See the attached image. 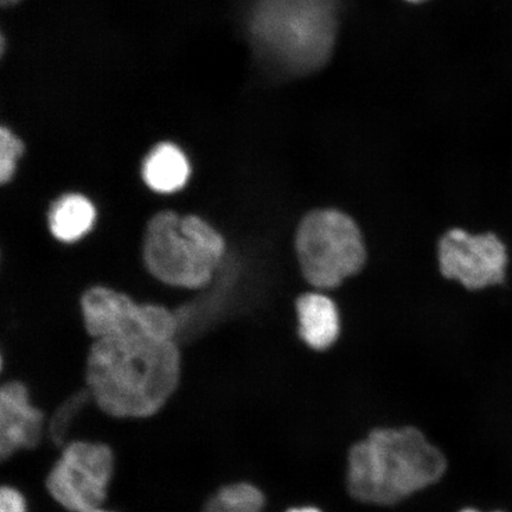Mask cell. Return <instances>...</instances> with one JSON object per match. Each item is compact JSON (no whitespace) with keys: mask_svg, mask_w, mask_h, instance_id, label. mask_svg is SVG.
Returning <instances> with one entry per match:
<instances>
[{"mask_svg":"<svg viewBox=\"0 0 512 512\" xmlns=\"http://www.w3.org/2000/svg\"><path fill=\"white\" fill-rule=\"evenodd\" d=\"M181 373L176 342L142 332L96 339L86 361L92 401L117 419L151 418L162 411L175 394Z\"/></svg>","mask_w":512,"mask_h":512,"instance_id":"cell-1","label":"cell"},{"mask_svg":"<svg viewBox=\"0 0 512 512\" xmlns=\"http://www.w3.org/2000/svg\"><path fill=\"white\" fill-rule=\"evenodd\" d=\"M445 454L414 426L377 427L350 447L345 485L355 501L392 507L445 476Z\"/></svg>","mask_w":512,"mask_h":512,"instance_id":"cell-2","label":"cell"},{"mask_svg":"<svg viewBox=\"0 0 512 512\" xmlns=\"http://www.w3.org/2000/svg\"><path fill=\"white\" fill-rule=\"evenodd\" d=\"M335 14L332 0H258L249 29L268 59L287 72L303 73L328 57Z\"/></svg>","mask_w":512,"mask_h":512,"instance_id":"cell-3","label":"cell"},{"mask_svg":"<svg viewBox=\"0 0 512 512\" xmlns=\"http://www.w3.org/2000/svg\"><path fill=\"white\" fill-rule=\"evenodd\" d=\"M296 249L305 279L320 290L338 286L360 271L367 259L357 224L335 209L315 210L304 217Z\"/></svg>","mask_w":512,"mask_h":512,"instance_id":"cell-4","label":"cell"},{"mask_svg":"<svg viewBox=\"0 0 512 512\" xmlns=\"http://www.w3.org/2000/svg\"><path fill=\"white\" fill-rule=\"evenodd\" d=\"M181 217L172 210L152 216L144 234V264L160 283L198 290L213 280L220 261L183 234Z\"/></svg>","mask_w":512,"mask_h":512,"instance_id":"cell-5","label":"cell"},{"mask_svg":"<svg viewBox=\"0 0 512 512\" xmlns=\"http://www.w3.org/2000/svg\"><path fill=\"white\" fill-rule=\"evenodd\" d=\"M114 467L110 446L95 441H68L48 473V494L69 512L100 509L106 501Z\"/></svg>","mask_w":512,"mask_h":512,"instance_id":"cell-6","label":"cell"},{"mask_svg":"<svg viewBox=\"0 0 512 512\" xmlns=\"http://www.w3.org/2000/svg\"><path fill=\"white\" fill-rule=\"evenodd\" d=\"M440 271L447 279L476 291L501 284L508 264L507 249L495 234L471 235L452 229L439 241Z\"/></svg>","mask_w":512,"mask_h":512,"instance_id":"cell-7","label":"cell"},{"mask_svg":"<svg viewBox=\"0 0 512 512\" xmlns=\"http://www.w3.org/2000/svg\"><path fill=\"white\" fill-rule=\"evenodd\" d=\"M48 420L34 406L29 389L21 381H9L0 389V456L9 459L31 450L47 433Z\"/></svg>","mask_w":512,"mask_h":512,"instance_id":"cell-8","label":"cell"},{"mask_svg":"<svg viewBox=\"0 0 512 512\" xmlns=\"http://www.w3.org/2000/svg\"><path fill=\"white\" fill-rule=\"evenodd\" d=\"M80 310L87 334L94 341L136 332L145 334L140 318L142 304L114 288L89 287L82 294Z\"/></svg>","mask_w":512,"mask_h":512,"instance_id":"cell-9","label":"cell"},{"mask_svg":"<svg viewBox=\"0 0 512 512\" xmlns=\"http://www.w3.org/2000/svg\"><path fill=\"white\" fill-rule=\"evenodd\" d=\"M299 335L313 350L329 349L339 336V315L334 302L324 294L307 293L297 300Z\"/></svg>","mask_w":512,"mask_h":512,"instance_id":"cell-10","label":"cell"},{"mask_svg":"<svg viewBox=\"0 0 512 512\" xmlns=\"http://www.w3.org/2000/svg\"><path fill=\"white\" fill-rule=\"evenodd\" d=\"M190 175L188 157L172 143L153 147L142 166V177L147 188L162 195L174 194L183 189Z\"/></svg>","mask_w":512,"mask_h":512,"instance_id":"cell-11","label":"cell"},{"mask_svg":"<svg viewBox=\"0 0 512 512\" xmlns=\"http://www.w3.org/2000/svg\"><path fill=\"white\" fill-rule=\"evenodd\" d=\"M96 221V208L88 197L64 194L51 204L48 227L57 241L73 243L91 232Z\"/></svg>","mask_w":512,"mask_h":512,"instance_id":"cell-12","label":"cell"},{"mask_svg":"<svg viewBox=\"0 0 512 512\" xmlns=\"http://www.w3.org/2000/svg\"><path fill=\"white\" fill-rule=\"evenodd\" d=\"M266 496L258 486L248 482L223 485L209 497L202 512H265Z\"/></svg>","mask_w":512,"mask_h":512,"instance_id":"cell-13","label":"cell"},{"mask_svg":"<svg viewBox=\"0 0 512 512\" xmlns=\"http://www.w3.org/2000/svg\"><path fill=\"white\" fill-rule=\"evenodd\" d=\"M181 230L198 247L221 262L226 253V241L219 230L211 226L208 221L197 215H185L181 217Z\"/></svg>","mask_w":512,"mask_h":512,"instance_id":"cell-14","label":"cell"},{"mask_svg":"<svg viewBox=\"0 0 512 512\" xmlns=\"http://www.w3.org/2000/svg\"><path fill=\"white\" fill-rule=\"evenodd\" d=\"M89 400H92V398L86 389V392L76 394L56 409L55 414L48 421L47 427V434L55 444L63 446L68 443L67 437L70 430H72L73 422L78 418Z\"/></svg>","mask_w":512,"mask_h":512,"instance_id":"cell-15","label":"cell"},{"mask_svg":"<svg viewBox=\"0 0 512 512\" xmlns=\"http://www.w3.org/2000/svg\"><path fill=\"white\" fill-rule=\"evenodd\" d=\"M24 144L8 127L0 130V183L9 184L14 179L19 159L23 156Z\"/></svg>","mask_w":512,"mask_h":512,"instance_id":"cell-16","label":"cell"},{"mask_svg":"<svg viewBox=\"0 0 512 512\" xmlns=\"http://www.w3.org/2000/svg\"><path fill=\"white\" fill-rule=\"evenodd\" d=\"M0 512H29L27 499L14 486L0 490Z\"/></svg>","mask_w":512,"mask_h":512,"instance_id":"cell-17","label":"cell"},{"mask_svg":"<svg viewBox=\"0 0 512 512\" xmlns=\"http://www.w3.org/2000/svg\"><path fill=\"white\" fill-rule=\"evenodd\" d=\"M285 512H323L322 510L312 507V505H305V507H293Z\"/></svg>","mask_w":512,"mask_h":512,"instance_id":"cell-18","label":"cell"},{"mask_svg":"<svg viewBox=\"0 0 512 512\" xmlns=\"http://www.w3.org/2000/svg\"><path fill=\"white\" fill-rule=\"evenodd\" d=\"M19 0H2V4L5 6H10L18 3Z\"/></svg>","mask_w":512,"mask_h":512,"instance_id":"cell-19","label":"cell"},{"mask_svg":"<svg viewBox=\"0 0 512 512\" xmlns=\"http://www.w3.org/2000/svg\"><path fill=\"white\" fill-rule=\"evenodd\" d=\"M459 512H482V511H479V510H477L475 508H465V509H463L462 511H459ZM492 512H504V511H499L498 510V511H492Z\"/></svg>","mask_w":512,"mask_h":512,"instance_id":"cell-20","label":"cell"},{"mask_svg":"<svg viewBox=\"0 0 512 512\" xmlns=\"http://www.w3.org/2000/svg\"><path fill=\"white\" fill-rule=\"evenodd\" d=\"M92 512H114V511H110V510H106L104 508H100V509H96V510H94Z\"/></svg>","mask_w":512,"mask_h":512,"instance_id":"cell-21","label":"cell"},{"mask_svg":"<svg viewBox=\"0 0 512 512\" xmlns=\"http://www.w3.org/2000/svg\"><path fill=\"white\" fill-rule=\"evenodd\" d=\"M407 2L420 3V2H424V0H407Z\"/></svg>","mask_w":512,"mask_h":512,"instance_id":"cell-22","label":"cell"}]
</instances>
